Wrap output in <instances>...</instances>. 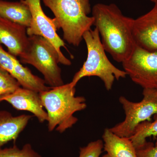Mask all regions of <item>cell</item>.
Instances as JSON below:
<instances>
[{"label": "cell", "instance_id": "13", "mask_svg": "<svg viewBox=\"0 0 157 157\" xmlns=\"http://www.w3.org/2000/svg\"><path fill=\"white\" fill-rule=\"evenodd\" d=\"M32 117L27 114L13 116L8 111H0V147L17 140Z\"/></svg>", "mask_w": 157, "mask_h": 157}, {"label": "cell", "instance_id": "15", "mask_svg": "<svg viewBox=\"0 0 157 157\" xmlns=\"http://www.w3.org/2000/svg\"><path fill=\"white\" fill-rule=\"evenodd\" d=\"M0 16L26 28L29 26L32 19L28 6L21 1L11 2L0 0Z\"/></svg>", "mask_w": 157, "mask_h": 157}, {"label": "cell", "instance_id": "16", "mask_svg": "<svg viewBox=\"0 0 157 157\" xmlns=\"http://www.w3.org/2000/svg\"><path fill=\"white\" fill-rule=\"evenodd\" d=\"M154 121H145L138 124L133 135L130 137L136 149L143 146L147 137L157 136V115L154 116Z\"/></svg>", "mask_w": 157, "mask_h": 157}, {"label": "cell", "instance_id": "14", "mask_svg": "<svg viewBox=\"0 0 157 157\" xmlns=\"http://www.w3.org/2000/svg\"><path fill=\"white\" fill-rule=\"evenodd\" d=\"M106 154L102 157H137L136 148L128 137H121L105 129L102 136Z\"/></svg>", "mask_w": 157, "mask_h": 157}, {"label": "cell", "instance_id": "4", "mask_svg": "<svg viewBox=\"0 0 157 157\" xmlns=\"http://www.w3.org/2000/svg\"><path fill=\"white\" fill-rule=\"evenodd\" d=\"M82 38L87 48V58L82 67L75 73L70 82L71 84L76 87L81 78L97 76L103 82L106 90H110L115 79L125 78L126 73L118 69L107 58L97 29L86 31Z\"/></svg>", "mask_w": 157, "mask_h": 157}, {"label": "cell", "instance_id": "3", "mask_svg": "<svg viewBox=\"0 0 157 157\" xmlns=\"http://www.w3.org/2000/svg\"><path fill=\"white\" fill-rule=\"evenodd\" d=\"M54 15L58 29H61L67 43L78 46L83 35L94 25L90 0H41Z\"/></svg>", "mask_w": 157, "mask_h": 157}, {"label": "cell", "instance_id": "6", "mask_svg": "<svg viewBox=\"0 0 157 157\" xmlns=\"http://www.w3.org/2000/svg\"><path fill=\"white\" fill-rule=\"evenodd\" d=\"M143 98L139 102H133L123 96L119 100L124 110L125 118L109 130L121 137L130 138L138 124L151 121V117L157 115V90L144 89Z\"/></svg>", "mask_w": 157, "mask_h": 157}, {"label": "cell", "instance_id": "18", "mask_svg": "<svg viewBox=\"0 0 157 157\" xmlns=\"http://www.w3.org/2000/svg\"><path fill=\"white\" fill-rule=\"evenodd\" d=\"M0 157H42L35 151L30 144H26L21 149L16 145L2 148L0 147Z\"/></svg>", "mask_w": 157, "mask_h": 157}, {"label": "cell", "instance_id": "19", "mask_svg": "<svg viewBox=\"0 0 157 157\" xmlns=\"http://www.w3.org/2000/svg\"><path fill=\"white\" fill-rule=\"evenodd\" d=\"M104 149L103 140H97L90 142L86 146L79 148L78 157H100Z\"/></svg>", "mask_w": 157, "mask_h": 157}, {"label": "cell", "instance_id": "9", "mask_svg": "<svg viewBox=\"0 0 157 157\" xmlns=\"http://www.w3.org/2000/svg\"><path fill=\"white\" fill-rule=\"evenodd\" d=\"M0 67L16 78L21 87L38 93L50 89L46 86L44 79L34 75L29 69L23 66L15 56L6 51L1 45Z\"/></svg>", "mask_w": 157, "mask_h": 157}, {"label": "cell", "instance_id": "8", "mask_svg": "<svg viewBox=\"0 0 157 157\" xmlns=\"http://www.w3.org/2000/svg\"><path fill=\"white\" fill-rule=\"evenodd\" d=\"M122 64L133 82L143 89L157 90V51H148L136 45L130 57Z\"/></svg>", "mask_w": 157, "mask_h": 157}, {"label": "cell", "instance_id": "5", "mask_svg": "<svg viewBox=\"0 0 157 157\" xmlns=\"http://www.w3.org/2000/svg\"><path fill=\"white\" fill-rule=\"evenodd\" d=\"M23 63L33 66L43 76L46 84L51 87L64 84L59 67L58 53L52 45L43 37L29 36L24 52L19 56Z\"/></svg>", "mask_w": 157, "mask_h": 157}, {"label": "cell", "instance_id": "11", "mask_svg": "<svg viewBox=\"0 0 157 157\" xmlns=\"http://www.w3.org/2000/svg\"><path fill=\"white\" fill-rule=\"evenodd\" d=\"M26 30L25 27L0 16V44L5 45L12 55L20 56L28 43Z\"/></svg>", "mask_w": 157, "mask_h": 157}, {"label": "cell", "instance_id": "20", "mask_svg": "<svg viewBox=\"0 0 157 157\" xmlns=\"http://www.w3.org/2000/svg\"><path fill=\"white\" fill-rule=\"evenodd\" d=\"M137 157H157V139L155 143L147 142L143 146L136 149Z\"/></svg>", "mask_w": 157, "mask_h": 157}, {"label": "cell", "instance_id": "7", "mask_svg": "<svg viewBox=\"0 0 157 157\" xmlns=\"http://www.w3.org/2000/svg\"><path fill=\"white\" fill-rule=\"evenodd\" d=\"M28 6L30 11L32 19L29 26L27 28L29 36H40L46 39L54 47L58 53L59 63L65 66L71 65L70 60L62 53L61 48L65 43L57 33L58 29L54 18H51L44 13L41 6V0H20Z\"/></svg>", "mask_w": 157, "mask_h": 157}, {"label": "cell", "instance_id": "1", "mask_svg": "<svg viewBox=\"0 0 157 157\" xmlns=\"http://www.w3.org/2000/svg\"><path fill=\"white\" fill-rule=\"evenodd\" d=\"M92 13L105 51L116 61L123 63L136 46L132 33L134 18L125 16L114 4L98 3Z\"/></svg>", "mask_w": 157, "mask_h": 157}, {"label": "cell", "instance_id": "2", "mask_svg": "<svg viewBox=\"0 0 157 157\" xmlns=\"http://www.w3.org/2000/svg\"><path fill=\"white\" fill-rule=\"evenodd\" d=\"M76 88L71 82L39 93L43 107L48 115L49 132L54 129L60 133L72 128L77 123L75 113L86 107L83 97H76Z\"/></svg>", "mask_w": 157, "mask_h": 157}, {"label": "cell", "instance_id": "12", "mask_svg": "<svg viewBox=\"0 0 157 157\" xmlns=\"http://www.w3.org/2000/svg\"><path fill=\"white\" fill-rule=\"evenodd\" d=\"M15 109L31 113L43 123L48 120L47 112L44 110L39 93L20 87L4 99Z\"/></svg>", "mask_w": 157, "mask_h": 157}, {"label": "cell", "instance_id": "10", "mask_svg": "<svg viewBox=\"0 0 157 157\" xmlns=\"http://www.w3.org/2000/svg\"><path fill=\"white\" fill-rule=\"evenodd\" d=\"M132 33L137 46L157 51V2L150 11L134 19Z\"/></svg>", "mask_w": 157, "mask_h": 157}, {"label": "cell", "instance_id": "17", "mask_svg": "<svg viewBox=\"0 0 157 157\" xmlns=\"http://www.w3.org/2000/svg\"><path fill=\"white\" fill-rule=\"evenodd\" d=\"M21 87L17 79L0 67V102Z\"/></svg>", "mask_w": 157, "mask_h": 157}, {"label": "cell", "instance_id": "21", "mask_svg": "<svg viewBox=\"0 0 157 157\" xmlns=\"http://www.w3.org/2000/svg\"><path fill=\"white\" fill-rule=\"evenodd\" d=\"M149 1L154 3L157 2V0H149Z\"/></svg>", "mask_w": 157, "mask_h": 157}]
</instances>
